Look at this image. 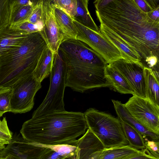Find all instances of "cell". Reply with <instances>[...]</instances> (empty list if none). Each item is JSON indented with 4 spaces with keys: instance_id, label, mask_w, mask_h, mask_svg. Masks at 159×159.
Listing matches in <instances>:
<instances>
[{
    "instance_id": "1",
    "label": "cell",
    "mask_w": 159,
    "mask_h": 159,
    "mask_svg": "<svg viewBox=\"0 0 159 159\" xmlns=\"http://www.w3.org/2000/svg\"><path fill=\"white\" fill-rule=\"evenodd\" d=\"M102 34L120 41L141 59L154 55L159 58V22L154 21L134 0H112L96 10Z\"/></svg>"
},
{
    "instance_id": "2",
    "label": "cell",
    "mask_w": 159,
    "mask_h": 159,
    "mask_svg": "<svg viewBox=\"0 0 159 159\" xmlns=\"http://www.w3.org/2000/svg\"><path fill=\"white\" fill-rule=\"evenodd\" d=\"M58 52L65 67L66 87L82 93L95 88H112L105 76L107 64L87 45L75 39H67L62 42Z\"/></svg>"
},
{
    "instance_id": "3",
    "label": "cell",
    "mask_w": 159,
    "mask_h": 159,
    "mask_svg": "<svg viewBox=\"0 0 159 159\" xmlns=\"http://www.w3.org/2000/svg\"><path fill=\"white\" fill-rule=\"evenodd\" d=\"M83 113L66 111L32 118L20 131L28 142L45 145H75L76 139L88 129Z\"/></svg>"
},
{
    "instance_id": "4",
    "label": "cell",
    "mask_w": 159,
    "mask_h": 159,
    "mask_svg": "<svg viewBox=\"0 0 159 159\" xmlns=\"http://www.w3.org/2000/svg\"><path fill=\"white\" fill-rule=\"evenodd\" d=\"M48 46L42 31L28 34L22 44L0 57V87H11L33 74Z\"/></svg>"
},
{
    "instance_id": "5",
    "label": "cell",
    "mask_w": 159,
    "mask_h": 159,
    "mask_svg": "<svg viewBox=\"0 0 159 159\" xmlns=\"http://www.w3.org/2000/svg\"><path fill=\"white\" fill-rule=\"evenodd\" d=\"M88 128L98 138L105 148L129 144L118 118L93 108L84 113Z\"/></svg>"
},
{
    "instance_id": "6",
    "label": "cell",
    "mask_w": 159,
    "mask_h": 159,
    "mask_svg": "<svg viewBox=\"0 0 159 159\" xmlns=\"http://www.w3.org/2000/svg\"><path fill=\"white\" fill-rule=\"evenodd\" d=\"M50 75V84L47 93L42 103L34 112L32 117H40L66 111L64 96L66 87V70L58 52L54 54Z\"/></svg>"
},
{
    "instance_id": "7",
    "label": "cell",
    "mask_w": 159,
    "mask_h": 159,
    "mask_svg": "<svg viewBox=\"0 0 159 159\" xmlns=\"http://www.w3.org/2000/svg\"><path fill=\"white\" fill-rule=\"evenodd\" d=\"M77 32L76 39L87 45L109 64L125 59L119 50L99 32L93 30L73 19Z\"/></svg>"
},
{
    "instance_id": "8",
    "label": "cell",
    "mask_w": 159,
    "mask_h": 159,
    "mask_svg": "<svg viewBox=\"0 0 159 159\" xmlns=\"http://www.w3.org/2000/svg\"><path fill=\"white\" fill-rule=\"evenodd\" d=\"M132 116L148 130L159 135V107L134 94L125 104Z\"/></svg>"
},
{
    "instance_id": "9",
    "label": "cell",
    "mask_w": 159,
    "mask_h": 159,
    "mask_svg": "<svg viewBox=\"0 0 159 159\" xmlns=\"http://www.w3.org/2000/svg\"><path fill=\"white\" fill-rule=\"evenodd\" d=\"M11 87L12 93L10 112L22 113L33 108L34 97L41 88V85L32 74L19 80Z\"/></svg>"
},
{
    "instance_id": "10",
    "label": "cell",
    "mask_w": 159,
    "mask_h": 159,
    "mask_svg": "<svg viewBox=\"0 0 159 159\" xmlns=\"http://www.w3.org/2000/svg\"><path fill=\"white\" fill-rule=\"evenodd\" d=\"M110 64L124 77L135 95L146 98L144 66L142 62L121 59Z\"/></svg>"
},
{
    "instance_id": "11",
    "label": "cell",
    "mask_w": 159,
    "mask_h": 159,
    "mask_svg": "<svg viewBox=\"0 0 159 159\" xmlns=\"http://www.w3.org/2000/svg\"><path fill=\"white\" fill-rule=\"evenodd\" d=\"M42 23L41 31L47 42L48 46L53 52L56 53L64 40V37L57 27L54 14V6L52 0H42Z\"/></svg>"
},
{
    "instance_id": "12",
    "label": "cell",
    "mask_w": 159,
    "mask_h": 159,
    "mask_svg": "<svg viewBox=\"0 0 159 159\" xmlns=\"http://www.w3.org/2000/svg\"><path fill=\"white\" fill-rule=\"evenodd\" d=\"M18 135L13 137L0 152V155H8L11 159H39L47 148L40 144L30 143Z\"/></svg>"
},
{
    "instance_id": "13",
    "label": "cell",
    "mask_w": 159,
    "mask_h": 159,
    "mask_svg": "<svg viewBox=\"0 0 159 159\" xmlns=\"http://www.w3.org/2000/svg\"><path fill=\"white\" fill-rule=\"evenodd\" d=\"M76 146L77 151L73 159H98L105 148L100 140L89 128L77 139Z\"/></svg>"
},
{
    "instance_id": "14",
    "label": "cell",
    "mask_w": 159,
    "mask_h": 159,
    "mask_svg": "<svg viewBox=\"0 0 159 159\" xmlns=\"http://www.w3.org/2000/svg\"><path fill=\"white\" fill-rule=\"evenodd\" d=\"M28 34L23 30L10 27L9 24L0 30V57L20 46Z\"/></svg>"
},
{
    "instance_id": "15",
    "label": "cell",
    "mask_w": 159,
    "mask_h": 159,
    "mask_svg": "<svg viewBox=\"0 0 159 159\" xmlns=\"http://www.w3.org/2000/svg\"><path fill=\"white\" fill-rule=\"evenodd\" d=\"M38 0H11L9 25L14 27L27 21Z\"/></svg>"
},
{
    "instance_id": "16",
    "label": "cell",
    "mask_w": 159,
    "mask_h": 159,
    "mask_svg": "<svg viewBox=\"0 0 159 159\" xmlns=\"http://www.w3.org/2000/svg\"><path fill=\"white\" fill-rule=\"evenodd\" d=\"M114 108L121 121L131 125L142 135L143 138H149L151 140L159 141V135L151 132L140 124L130 114L124 104L117 100H112Z\"/></svg>"
},
{
    "instance_id": "17",
    "label": "cell",
    "mask_w": 159,
    "mask_h": 159,
    "mask_svg": "<svg viewBox=\"0 0 159 159\" xmlns=\"http://www.w3.org/2000/svg\"><path fill=\"white\" fill-rule=\"evenodd\" d=\"M54 14L57 27L64 40L69 39H76L77 32L73 18L62 9L54 6Z\"/></svg>"
},
{
    "instance_id": "18",
    "label": "cell",
    "mask_w": 159,
    "mask_h": 159,
    "mask_svg": "<svg viewBox=\"0 0 159 159\" xmlns=\"http://www.w3.org/2000/svg\"><path fill=\"white\" fill-rule=\"evenodd\" d=\"M105 76L115 91L123 94H135L124 77L110 64L105 68Z\"/></svg>"
},
{
    "instance_id": "19",
    "label": "cell",
    "mask_w": 159,
    "mask_h": 159,
    "mask_svg": "<svg viewBox=\"0 0 159 159\" xmlns=\"http://www.w3.org/2000/svg\"><path fill=\"white\" fill-rule=\"evenodd\" d=\"M54 54L48 46L43 51L33 74L39 82L42 81L50 75L51 72Z\"/></svg>"
},
{
    "instance_id": "20",
    "label": "cell",
    "mask_w": 159,
    "mask_h": 159,
    "mask_svg": "<svg viewBox=\"0 0 159 159\" xmlns=\"http://www.w3.org/2000/svg\"><path fill=\"white\" fill-rule=\"evenodd\" d=\"M145 80L146 96L156 106L159 107V79L152 70L144 67Z\"/></svg>"
},
{
    "instance_id": "21",
    "label": "cell",
    "mask_w": 159,
    "mask_h": 159,
    "mask_svg": "<svg viewBox=\"0 0 159 159\" xmlns=\"http://www.w3.org/2000/svg\"><path fill=\"white\" fill-rule=\"evenodd\" d=\"M142 150L129 144L102 150L98 159H126L141 152Z\"/></svg>"
},
{
    "instance_id": "22",
    "label": "cell",
    "mask_w": 159,
    "mask_h": 159,
    "mask_svg": "<svg viewBox=\"0 0 159 159\" xmlns=\"http://www.w3.org/2000/svg\"><path fill=\"white\" fill-rule=\"evenodd\" d=\"M77 7L76 16L73 19L93 30L100 31L99 28L95 23L88 10L89 0H77Z\"/></svg>"
},
{
    "instance_id": "23",
    "label": "cell",
    "mask_w": 159,
    "mask_h": 159,
    "mask_svg": "<svg viewBox=\"0 0 159 159\" xmlns=\"http://www.w3.org/2000/svg\"><path fill=\"white\" fill-rule=\"evenodd\" d=\"M121 121L125 136L129 145L139 150L145 149L144 139L141 134L131 125Z\"/></svg>"
},
{
    "instance_id": "24",
    "label": "cell",
    "mask_w": 159,
    "mask_h": 159,
    "mask_svg": "<svg viewBox=\"0 0 159 159\" xmlns=\"http://www.w3.org/2000/svg\"><path fill=\"white\" fill-rule=\"evenodd\" d=\"M41 145L57 152L61 155L69 159H73L75 157L77 150V147L73 145Z\"/></svg>"
},
{
    "instance_id": "25",
    "label": "cell",
    "mask_w": 159,
    "mask_h": 159,
    "mask_svg": "<svg viewBox=\"0 0 159 159\" xmlns=\"http://www.w3.org/2000/svg\"><path fill=\"white\" fill-rule=\"evenodd\" d=\"M53 5L58 7L67 13L73 18L77 13V0H52Z\"/></svg>"
},
{
    "instance_id": "26",
    "label": "cell",
    "mask_w": 159,
    "mask_h": 159,
    "mask_svg": "<svg viewBox=\"0 0 159 159\" xmlns=\"http://www.w3.org/2000/svg\"><path fill=\"white\" fill-rule=\"evenodd\" d=\"M11 0H0V30L9 24Z\"/></svg>"
},
{
    "instance_id": "27",
    "label": "cell",
    "mask_w": 159,
    "mask_h": 159,
    "mask_svg": "<svg viewBox=\"0 0 159 159\" xmlns=\"http://www.w3.org/2000/svg\"><path fill=\"white\" fill-rule=\"evenodd\" d=\"M12 89L10 87H0V111L10 112Z\"/></svg>"
},
{
    "instance_id": "28",
    "label": "cell",
    "mask_w": 159,
    "mask_h": 159,
    "mask_svg": "<svg viewBox=\"0 0 159 159\" xmlns=\"http://www.w3.org/2000/svg\"><path fill=\"white\" fill-rule=\"evenodd\" d=\"M12 133L9 129L7 121L0 126V152L12 139Z\"/></svg>"
},
{
    "instance_id": "29",
    "label": "cell",
    "mask_w": 159,
    "mask_h": 159,
    "mask_svg": "<svg viewBox=\"0 0 159 159\" xmlns=\"http://www.w3.org/2000/svg\"><path fill=\"white\" fill-rule=\"evenodd\" d=\"M42 0H38L34 6L31 14L27 21L35 25H43Z\"/></svg>"
},
{
    "instance_id": "30",
    "label": "cell",
    "mask_w": 159,
    "mask_h": 159,
    "mask_svg": "<svg viewBox=\"0 0 159 159\" xmlns=\"http://www.w3.org/2000/svg\"><path fill=\"white\" fill-rule=\"evenodd\" d=\"M134 0L140 9L146 13L151 11L159 7V0Z\"/></svg>"
},
{
    "instance_id": "31",
    "label": "cell",
    "mask_w": 159,
    "mask_h": 159,
    "mask_svg": "<svg viewBox=\"0 0 159 159\" xmlns=\"http://www.w3.org/2000/svg\"><path fill=\"white\" fill-rule=\"evenodd\" d=\"M13 28L20 29L30 34L42 31L43 29V25L34 24L26 21L17 25Z\"/></svg>"
},
{
    "instance_id": "32",
    "label": "cell",
    "mask_w": 159,
    "mask_h": 159,
    "mask_svg": "<svg viewBox=\"0 0 159 159\" xmlns=\"http://www.w3.org/2000/svg\"><path fill=\"white\" fill-rule=\"evenodd\" d=\"M144 139L145 149L153 156L159 159V141L149 139L147 138Z\"/></svg>"
},
{
    "instance_id": "33",
    "label": "cell",
    "mask_w": 159,
    "mask_h": 159,
    "mask_svg": "<svg viewBox=\"0 0 159 159\" xmlns=\"http://www.w3.org/2000/svg\"><path fill=\"white\" fill-rule=\"evenodd\" d=\"M46 148V150L41 156L39 159H66L65 157L61 155L57 152L48 148Z\"/></svg>"
},
{
    "instance_id": "34",
    "label": "cell",
    "mask_w": 159,
    "mask_h": 159,
    "mask_svg": "<svg viewBox=\"0 0 159 159\" xmlns=\"http://www.w3.org/2000/svg\"><path fill=\"white\" fill-rule=\"evenodd\" d=\"M126 159H159L153 156L147 149L142 150V151L134 156Z\"/></svg>"
},
{
    "instance_id": "35",
    "label": "cell",
    "mask_w": 159,
    "mask_h": 159,
    "mask_svg": "<svg viewBox=\"0 0 159 159\" xmlns=\"http://www.w3.org/2000/svg\"><path fill=\"white\" fill-rule=\"evenodd\" d=\"M144 62L148 66V68L154 70L155 67L158 66L159 58L155 56L151 55L146 57Z\"/></svg>"
},
{
    "instance_id": "36",
    "label": "cell",
    "mask_w": 159,
    "mask_h": 159,
    "mask_svg": "<svg viewBox=\"0 0 159 159\" xmlns=\"http://www.w3.org/2000/svg\"><path fill=\"white\" fill-rule=\"evenodd\" d=\"M112 0H98L94 2L96 10L101 9L106 6Z\"/></svg>"
},
{
    "instance_id": "37",
    "label": "cell",
    "mask_w": 159,
    "mask_h": 159,
    "mask_svg": "<svg viewBox=\"0 0 159 159\" xmlns=\"http://www.w3.org/2000/svg\"><path fill=\"white\" fill-rule=\"evenodd\" d=\"M148 16L152 20L159 22V7L147 13Z\"/></svg>"
},
{
    "instance_id": "38",
    "label": "cell",
    "mask_w": 159,
    "mask_h": 159,
    "mask_svg": "<svg viewBox=\"0 0 159 159\" xmlns=\"http://www.w3.org/2000/svg\"><path fill=\"white\" fill-rule=\"evenodd\" d=\"M4 113L0 111V126L2 125L6 121V119L5 117H4L2 120H1V118L2 116Z\"/></svg>"
},
{
    "instance_id": "39",
    "label": "cell",
    "mask_w": 159,
    "mask_h": 159,
    "mask_svg": "<svg viewBox=\"0 0 159 159\" xmlns=\"http://www.w3.org/2000/svg\"><path fill=\"white\" fill-rule=\"evenodd\" d=\"M0 159H11L8 155H1Z\"/></svg>"
},
{
    "instance_id": "40",
    "label": "cell",
    "mask_w": 159,
    "mask_h": 159,
    "mask_svg": "<svg viewBox=\"0 0 159 159\" xmlns=\"http://www.w3.org/2000/svg\"><path fill=\"white\" fill-rule=\"evenodd\" d=\"M0 158H1V156H0Z\"/></svg>"
}]
</instances>
